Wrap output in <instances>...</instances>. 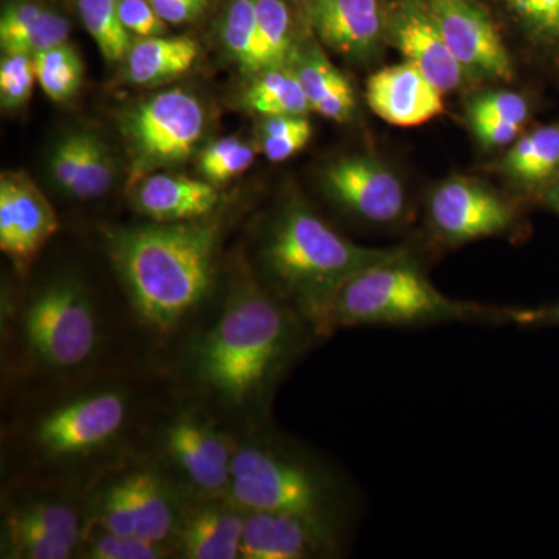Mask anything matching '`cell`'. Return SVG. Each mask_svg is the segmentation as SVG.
I'll return each mask as SVG.
<instances>
[{"mask_svg": "<svg viewBox=\"0 0 559 559\" xmlns=\"http://www.w3.org/2000/svg\"><path fill=\"white\" fill-rule=\"evenodd\" d=\"M307 320L250 274H242L193 341L183 380L210 417L253 426L305 345Z\"/></svg>", "mask_w": 559, "mask_h": 559, "instance_id": "cell-1", "label": "cell"}, {"mask_svg": "<svg viewBox=\"0 0 559 559\" xmlns=\"http://www.w3.org/2000/svg\"><path fill=\"white\" fill-rule=\"evenodd\" d=\"M221 226L201 218L106 230V253L140 322L168 336L207 304L216 277Z\"/></svg>", "mask_w": 559, "mask_h": 559, "instance_id": "cell-2", "label": "cell"}, {"mask_svg": "<svg viewBox=\"0 0 559 559\" xmlns=\"http://www.w3.org/2000/svg\"><path fill=\"white\" fill-rule=\"evenodd\" d=\"M138 393L121 381L86 382L17 417L7 433L9 454L31 485L57 487L87 466L109 462L131 441Z\"/></svg>", "mask_w": 559, "mask_h": 559, "instance_id": "cell-3", "label": "cell"}, {"mask_svg": "<svg viewBox=\"0 0 559 559\" xmlns=\"http://www.w3.org/2000/svg\"><path fill=\"white\" fill-rule=\"evenodd\" d=\"M406 253L401 248L356 245L337 234L305 202L294 200L272 219L259 255L271 293L299 312L320 336L331 300L349 277Z\"/></svg>", "mask_w": 559, "mask_h": 559, "instance_id": "cell-4", "label": "cell"}, {"mask_svg": "<svg viewBox=\"0 0 559 559\" xmlns=\"http://www.w3.org/2000/svg\"><path fill=\"white\" fill-rule=\"evenodd\" d=\"M227 499L246 511L294 514L341 535L348 509L340 477L289 441H235Z\"/></svg>", "mask_w": 559, "mask_h": 559, "instance_id": "cell-5", "label": "cell"}, {"mask_svg": "<svg viewBox=\"0 0 559 559\" xmlns=\"http://www.w3.org/2000/svg\"><path fill=\"white\" fill-rule=\"evenodd\" d=\"M500 319L476 305L450 299L419 270L409 252L349 277L331 300L320 336L355 326H415Z\"/></svg>", "mask_w": 559, "mask_h": 559, "instance_id": "cell-6", "label": "cell"}, {"mask_svg": "<svg viewBox=\"0 0 559 559\" xmlns=\"http://www.w3.org/2000/svg\"><path fill=\"white\" fill-rule=\"evenodd\" d=\"M10 320L22 367L40 377H72L100 352L102 314L79 280H50Z\"/></svg>", "mask_w": 559, "mask_h": 559, "instance_id": "cell-7", "label": "cell"}, {"mask_svg": "<svg viewBox=\"0 0 559 559\" xmlns=\"http://www.w3.org/2000/svg\"><path fill=\"white\" fill-rule=\"evenodd\" d=\"M205 124L207 116L200 98L180 87L150 95L124 109L119 127L132 186L189 160L200 146Z\"/></svg>", "mask_w": 559, "mask_h": 559, "instance_id": "cell-8", "label": "cell"}, {"mask_svg": "<svg viewBox=\"0 0 559 559\" xmlns=\"http://www.w3.org/2000/svg\"><path fill=\"white\" fill-rule=\"evenodd\" d=\"M162 450L182 484L201 499L227 498L235 441L200 407L178 412L162 432Z\"/></svg>", "mask_w": 559, "mask_h": 559, "instance_id": "cell-9", "label": "cell"}, {"mask_svg": "<svg viewBox=\"0 0 559 559\" xmlns=\"http://www.w3.org/2000/svg\"><path fill=\"white\" fill-rule=\"evenodd\" d=\"M466 75L471 81L513 79L509 50L479 0H425Z\"/></svg>", "mask_w": 559, "mask_h": 559, "instance_id": "cell-10", "label": "cell"}, {"mask_svg": "<svg viewBox=\"0 0 559 559\" xmlns=\"http://www.w3.org/2000/svg\"><path fill=\"white\" fill-rule=\"evenodd\" d=\"M322 183L331 200L366 223L389 226L406 213L403 183L374 157H340L326 165Z\"/></svg>", "mask_w": 559, "mask_h": 559, "instance_id": "cell-11", "label": "cell"}, {"mask_svg": "<svg viewBox=\"0 0 559 559\" xmlns=\"http://www.w3.org/2000/svg\"><path fill=\"white\" fill-rule=\"evenodd\" d=\"M429 219L441 240L463 245L509 230L514 210L484 183L454 176L430 194Z\"/></svg>", "mask_w": 559, "mask_h": 559, "instance_id": "cell-12", "label": "cell"}, {"mask_svg": "<svg viewBox=\"0 0 559 559\" xmlns=\"http://www.w3.org/2000/svg\"><path fill=\"white\" fill-rule=\"evenodd\" d=\"M385 39L443 94L471 83L425 0H395L388 7Z\"/></svg>", "mask_w": 559, "mask_h": 559, "instance_id": "cell-13", "label": "cell"}, {"mask_svg": "<svg viewBox=\"0 0 559 559\" xmlns=\"http://www.w3.org/2000/svg\"><path fill=\"white\" fill-rule=\"evenodd\" d=\"M57 213L39 187L24 173L0 178V249L17 272H25L57 234Z\"/></svg>", "mask_w": 559, "mask_h": 559, "instance_id": "cell-14", "label": "cell"}, {"mask_svg": "<svg viewBox=\"0 0 559 559\" xmlns=\"http://www.w3.org/2000/svg\"><path fill=\"white\" fill-rule=\"evenodd\" d=\"M307 13L322 44L349 60L369 61L388 43L382 0H316Z\"/></svg>", "mask_w": 559, "mask_h": 559, "instance_id": "cell-15", "label": "cell"}, {"mask_svg": "<svg viewBox=\"0 0 559 559\" xmlns=\"http://www.w3.org/2000/svg\"><path fill=\"white\" fill-rule=\"evenodd\" d=\"M443 92L404 61L377 70L367 81L371 110L393 127L414 128L444 112Z\"/></svg>", "mask_w": 559, "mask_h": 559, "instance_id": "cell-16", "label": "cell"}, {"mask_svg": "<svg viewBox=\"0 0 559 559\" xmlns=\"http://www.w3.org/2000/svg\"><path fill=\"white\" fill-rule=\"evenodd\" d=\"M121 484L135 521V535L175 547L187 507L180 500L178 485L156 465L120 471ZM176 550V549H175Z\"/></svg>", "mask_w": 559, "mask_h": 559, "instance_id": "cell-17", "label": "cell"}, {"mask_svg": "<svg viewBox=\"0 0 559 559\" xmlns=\"http://www.w3.org/2000/svg\"><path fill=\"white\" fill-rule=\"evenodd\" d=\"M246 510L227 498L202 499L187 507L175 538L178 557L186 559L240 558Z\"/></svg>", "mask_w": 559, "mask_h": 559, "instance_id": "cell-18", "label": "cell"}, {"mask_svg": "<svg viewBox=\"0 0 559 559\" xmlns=\"http://www.w3.org/2000/svg\"><path fill=\"white\" fill-rule=\"evenodd\" d=\"M134 204L151 221L180 223L212 215L219 191L205 179L157 171L135 183Z\"/></svg>", "mask_w": 559, "mask_h": 559, "instance_id": "cell-19", "label": "cell"}, {"mask_svg": "<svg viewBox=\"0 0 559 559\" xmlns=\"http://www.w3.org/2000/svg\"><path fill=\"white\" fill-rule=\"evenodd\" d=\"M83 514L64 492L28 484L7 499L3 522L39 530L79 550L87 524Z\"/></svg>", "mask_w": 559, "mask_h": 559, "instance_id": "cell-20", "label": "cell"}, {"mask_svg": "<svg viewBox=\"0 0 559 559\" xmlns=\"http://www.w3.org/2000/svg\"><path fill=\"white\" fill-rule=\"evenodd\" d=\"M289 66L314 112L340 123L352 119L356 108L355 90L318 44L299 43Z\"/></svg>", "mask_w": 559, "mask_h": 559, "instance_id": "cell-21", "label": "cell"}, {"mask_svg": "<svg viewBox=\"0 0 559 559\" xmlns=\"http://www.w3.org/2000/svg\"><path fill=\"white\" fill-rule=\"evenodd\" d=\"M200 57L189 36H151L132 43L124 62L128 79L140 86H157L186 75Z\"/></svg>", "mask_w": 559, "mask_h": 559, "instance_id": "cell-22", "label": "cell"}, {"mask_svg": "<svg viewBox=\"0 0 559 559\" xmlns=\"http://www.w3.org/2000/svg\"><path fill=\"white\" fill-rule=\"evenodd\" d=\"M502 171L522 187L533 189L559 175V127H543L511 143L500 162Z\"/></svg>", "mask_w": 559, "mask_h": 559, "instance_id": "cell-23", "label": "cell"}, {"mask_svg": "<svg viewBox=\"0 0 559 559\" xmlns=\"http://www.w3.org/2000/svg\"><path fill=\"white\" fill-rule=\"evenodd\" d=\"M246 108L263 117L299 116L312 112L307 94L290 66L255 76L242 98Z\"/></svg>", "mask_w": 559, "mask_h": 559, "instance_id": "cell-24", "label": "cell"}, {"mask_svg": "<svg viewBox=\"0 0 559 559\" xmlns=\"http://www.w3.org/2000/svg\"><path fill=\"white\" fill-rule=\"evenodd\" d=\"M530 46L559 69V0H496Z\"/></svg>", "mask_w": 559, "mask_h": 559, "instance_id": "cell-25", "label": "cell"}, {"mask_svg": "<svg viewBox=\"0 0 559 559\" xmlns=\"http://www.w3.org/2000/svg\"><path fill=\"white\" fill-rule=\"evenodd\" d=\"M255 7L261 73L286 68L299 46L294 38L293 14L288 3L286 0H255Z\"/></svg>", "mask_w": 559, "mask_h": 559, "instance_id": "cell-26", "label": "cell"}, {"mask_svg": "<svg viewBox=\"0 0 559 559\" xmlns=\"http://www.w3.org/2000/svg\"><path fill=\"white\" fill-rule=\"evenodd\" d=\"M223 44L241 72L260 75V40L255 0H231L223 20Z\"/></svg>", "mask_w": 559, "mask_h": 559, "instance_id": "cell-27", "label": "cell"}, {"mask_svg": "<svg viewBox=\"0 0 559 559\" xmlns=\"http://www.w3.org/2000/svg\"><path fill=\"white\" fill-rule=\"evenodd\" d=\"M81 21L106 61L127 60L132 35L121 22L119 0H79Z\"/></svg>", "mask_w": 559, "mask_h": 559, "instance_id": "cell-28", "label": "cell"}, {"mask_svg": "<svg viewBox=\"0 0 559 559\" xmlns=\"http://www.w3.org/2000/svg\"><path fill=\"white\" fill-rule=\"evenodd\" d=\"M36 80L50 100L68 102L83 83L84 66L72 44L64 43L33 57Z\"/></svg>", "mask_w": 559, "mask_h": 559, "instance_id": "cell-29", "label": "cell"}, {"mask_svg": "<svg viewBox=\"0 0 559 559\" xmlns=\"http://www.w3.org/2000/svg\"><path fill=\"white\" fill-rule=\"evenodd\" d=\"M79 557L90 559H162L176 554L170 544L154 543L135 535H119L94 524H86Z\"/></svg>", "mask_w": 559, "mask_h": 559, "instance_id": "cell-30", "label": "cell"}, {"mask_svg": "<svg viewBox=\"0 0 559 559\" xmlns=\"http://www.w3.org/2000/svg\"><path fill=\"white\" fill-rule=\"evenodd\" d=\"M255 160V151L235 135L216 140L202 151L198 167L202 178L213 186L229 182L248 171Z\"/></svg>", "mask_w": 559, "mask_h": 559, "instance_id": "cell-31", "label": "cell"}, {"mask_svg": "<svg viewBox=\"0 0 559 559\" xmlns=\"http://www.w3.org/2000/svg\"><path fill=\"white\" fill-rule=\"evenodd\" d=\"M116 179L112 156L100 138L84 132L83 160L70 197L76 200H95L108 193Z\"/></svg>", "mask_w": 559, "mask_h": 559, "instance_id": "cell-32", "label": "cell"}, {"mask_svg": "<svg viewBox=\"0 0 559 559\" xmlns=\"http://www.w3.org/2000/svg\"><path fill=\"white\" fill-rule=\"evenodd\" d=\"M76 550L69 544L39 532L16 524H2V557L10 559H68Z\"/></svg>", "mask_w": 559, "mask_h": 559, "instance_id": "cell-33", "label": "cell"}, {"mask_svg": "<svg viewBox=\"0 0 559 559\" xmlns=\"http://www.w3.org/2000/svg\"><path fill=\"white\" fill-rule=\"evenodd\" d=\"M240 558L280 559L278 514L271 511H246Z\"/></svg>", "mask_w": 559, "mask_h": 559, "instance_id": "cell-34", "label": "cell"}, {"mask_svg": "<svg viewBox=\"0 0 559 559\" xmlns=\"http://www.w3.org/2000/svg\"><path fill=\"white\" fill-rule=\"evenodd\" d=\"M70 24L61 14L46 10L43 16L24 35L3 44V53H22L36 57L40 51L69 43Z\"/></svg>", "mask_w": 559, "mask_h": 559, "instance_id": "cell-35", "label": "cell"}, {"mask_svg": "<svg viewBox=\"0 0 559 559\" xmlns=\"http://www.w3.org/2000/svg\"><path fill=\"white\" fill-rule=\"evenodd\" d=\"M36 80L35 62L28 55L3 53L0 61V102L5 109H17L31 100Z\"/></svg>", "mask_w": 559, "mask_h": 559, "instance_id": "cell-36", "label": "cell"}, {"mask_svg": "<svg viewBox=\"0 0 559 559\" xmlns=\"http://www.w3.org/2000/svg\"><path fill=\"white\" fill-rule=\"evenodd\" d=\"M528 102L518 92L491 91L474 97L468 105V121H509L524 127L528 120Z\"/></svg>", "mask_w": 559, "mask_h": 559, "instance_id": "cell-37", "label": "cell"}, {"mask_svg": "<svg viewBox=\"0 0 559 559\" xmlns=\"http://www.w3.org/2000/svg\"><path fill=\"white\" fill-rule=\"evenodd\" d=\"M84 132H70L55 146L50 157V173L66 193L72 194L83 160Z\"/></svg>", "mask_w": 559, "mask_h": 559, "instance_id": "cell-38", "label": "cell"}, {"mask_svg": "<svg viewBox=\"0 0 559 559\" xmlns=\"http://www.w3.org/2000/svg\"><path fill=\"white\" fill-rule=\"evenodd\" d=\"M119 13L127 31L138 38L164 35L167 27L150 0H119Z\"/></svg>", "mask_w": 559, "mask_h": 559, "instance_id": "cell-39", "label": "cell"}, {"mask_svg": "<svg viewBox=\"0 0 559 559\" xmlns=\"http://www.w3.org/2000/svg\"><path fill=\"white\" fill-rule=\"evenodd\" d=\"M43 7L36 3H14L9 7L0 20V46L24 35L43 16Z\"/></svg>", "mask_w": 559, "mask_h": 559, "instance_id": "cell-40", "label": "cell"}, {"mask_svg": "<svg viewBox=\"0 0 559 559\" xmlns=\"http://www.w3.org/2000/svg\"><path fill=\"white\" fill-rule=\"evenodd\" d=\"M312 127L285 135L261 139V151L271 162L288 160L310 143Z\"/></svg>", "mask_w": 559, "mask_h": 559, "instance_id": "cell-41", "label": "cell"}, {"mask_svg": "<svg viewBox=\"0 0 559 559\" xmlns=\"http://www.w3.org/2000/svg\"><path fill=\"white\" fill-rule=\"evenodd\" d=\"M469 127L476 139L487 148L511 145L516 142L518 135L524 128L520 124L509 123V121L489 120H471Z\"/></svg>", "mask_w": 559, "mask_h": 559, "instance_id": "cell-42", "label": "cell"}, {"mask_svg": "<svg viewBox=\"0 0 559 559\" xmlns=\"http://www.w3.org/2000/svg\"><path fill=\"white\" fill-rule=\"evenodd\" d=\"M151 5L167 24H186L197 20L209 0H150Z\"/></svg>", "mask_w": 559, "mask_h": 559, "instance_id": "cell-43", "label": "cell"}, {"mask_svg": "<svg viewBox=\"0 0 559 559\" xmlns=\"http://www.w3.org/2000/svg\"><path fill=\"white\" fill-rule=\"evenodd\" d=\"M503 320L520 323V325H540V323H558L559 304L549 308H536V310H509L503 311Z\"/></svg>", "mask_w": 559, "mask_h": 559, "instance_id": "cell-44", "label": "cell"}, {"mask_svg": "<svg viewBox=\"0 0 559 559\" xmlns=\"http://www.w3.org/2000/svg\"><path fill=\"white\" fill-rule=\"evenodd\" d=\"M544 201L554 209L555 212L559 213V179L554 180L549 187H547L546 193H544Z\"/></svg>", "mask_w": 559, "mask_h": 559, "instance_id": "cell-45", "label": "cell"}, {"mask_svg": "<svg viewBox=\"0 0 559 559\" xmlns=\"http://www.w3.org/2000/svg\"><path fill=\"white\" fill-rule=\"evenodd\" d=\"M293 2L299 3V5L305 7V9L310 10V7L312 3L316 2V0H293Z\"/></svg>", "mask_w": 559, "mask_h": 559, "instance_id": "cell-46", "label": "cell"}]
</instances>
